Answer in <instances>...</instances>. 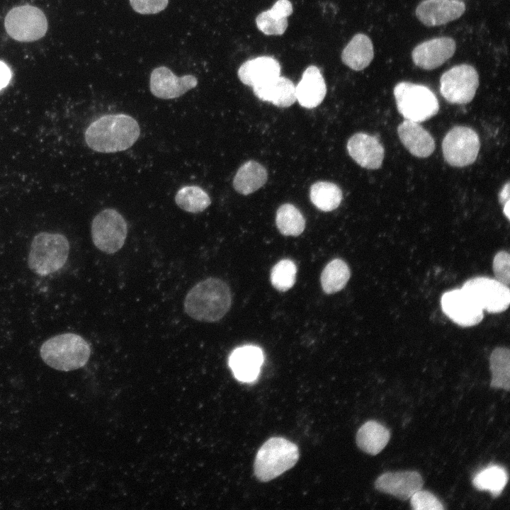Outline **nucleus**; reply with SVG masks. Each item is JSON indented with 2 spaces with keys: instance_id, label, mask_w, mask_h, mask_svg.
<instances>
[{
  "instance_id": "nucleus-21",
  "label": "nucleus",
  "mask_w": 510,
  "mask_h": 510,
  "mask_svg": "<svg viewBox=\"0 0 510 510\" xmlns=\"http://www.w3.org/2000/svg\"><path fill=\"white\" fill-rule=\"evenodd\" d=\"M278 61L269 56H261L244 62L239 68L237 75L245 85L251 87L261 84L280 76Z\"/></svg>"
},
{
  "instance_id": "nucleus-39",
  "label": "nucleus",
  "mask_w": 510,
  "mask_h": 510,
  "mask_svg": "<svg viewBox=\"0 0 510 510\" xmlns=\"http://www.w3.org/2000/svg\"><path fill=\"white\" fill-rule=\"evenodd\" d=\"M509 204H510V202H507L506 204H504V205H503V206H504V208H503L504 214V215L506 217V218H507L508 220H509V218H510V217H509V215H510V214H509V210H510Z\"/></svg>"
},
{
  "instance_id": "nucleus-8",
  "label": "nucleus",
  "mask_w": 510,
  "mask_h": 510,
  "mask_svg": "<svg viewBox=\"0 0 510 510\" xmlns=\"http://www.w3.org/2000/svg\"><path fill=\"white\" fill-rule=\"evenodd\" d=\"M128 227L124 217L116 210L101 211L91 223V237L94 245L108 254L120 249L127 237Z\"/></svg>"
},
{
  "instance_id": "nucleus-16",
  "label": "nucleus",
  "mask_w": 510,
  "mask_h": 510,
  "mask_svg": "<svg viewBox=\"0 0 510 510\" xmlns=\"http://www.w3.org/2000/svg\"><path fill=\"white\" fill-rule=\"evenodd\" d=\"M374 484L381 492L407 500L422 489L424 480L421 474L415 470L386 472L378 477Z\"/></svg>"
},
{
  "instance_id": "nucleus-35",
  "label": "nucleus",
  "mask_w": 510,
  "mask_h": 510,
  "mask_svg": "<svg viewBox=\"0 0 510 510\" xmlns=\"http://www.w3.org/2000/svg\"><path fill=\"white\" fill-rule=\"evenodd\" d=\"M493 271L495 278L509 286L510 283V255L508 251H499L493 259Z\"/></svg>"
},
{
  "instance_id": "nucleus-22",
  "label": "nucleus",
  "mask_w": 510,
  "mask_h": 510,
  "mask_svg": "<svg viewBox=\"0 0 510 510\" xmlns=\"http://www.w3.org/2000/svg\"><path fill=\"white\" fill-rule=\"evenodd\" d=\"M252 88L254 94L260 100L278 107H289L296 101L295 86L285 76H276Z\"/></svg>"
},
{
  "instance_id": "nucleus-6",
  "label": "nucleus",
  "mask_w": 510,
  "mask_h": 510,
  "mask_svg": "<svg viewBox=\"0 0 510 510\" xmlns=\"http://www.w3.org/2000/svg\"><path fill=\"white\" fill-rule=\"evenodd\" d=\"M393 94L397 110L406 120L419 123L438 112V99L426 86L402 81L395 85Z\"/></svg>"
},
{
  "instance_id": "nucleus-4",
  "label": "nucleus",
  "mask_w": 510,
  "mask_h": 510,
  "mask_svg": "<svg viewBox=\"0 0 510 510\" xmlns=\"http://www.w3.org/2000/svg\"><path fill=\"white\" fill-rule=\"evenodd\" d=\"M300 456L298 446L283 437L268 439L259 449L254 464L256 477L268 482L292 468Z\"/></svg>"
},
{
  "instance_id": "nucleus-31",
  "label": "nucleus",
  "mask_w": 510,
  "mask_h": 510,
  "mask_svg": "<svg viewBox=\"0 0 510 510\" xmlns=\"http://www.w3.org/2000/svg\"><path fill=\"white\" fill-rule=\"evenodd\" d=\"M276 226L285 236L297 237L305 227V220L301 212L293 204L285 203L276 212Z\"/></svg>"
},
{
  "instance_id": "nucleus-34",
  "label": "nucleus",
  "mask_w": 510,
  "mask_h": 510,
  "mask_svg": "<svg viewBox=\"0 0 510 510\" xmlns=\"http://www.w3.org/2000/svg\"><path fill=\"white\" fill-rule=\"evenodd\" d=\"M410 499V505L414 510H443L441 501L431 492L422 489L416 491Z\"/></svg>"
},
{
  "instance_id": "nucleus-11",
  "label": "nucleus",
  "mask_w": 510,
  "mask_h": 510,
  "mask_svg": "<svg viewBox=\"0 0 510 510\" xmlns=\"http://www.w3.org/2000/svg\"><path fill=\"white\" fill-rule=\"evenodd\" d=\"M489 313H500L506 310L510 304L509 286L484 276L466 280L461 287Z\"/></svg>"
},
{
  "instance_id": "nucleus-27",
  "label": "nucleus",
  "mask_w": 510,
  "mask_h": 510,
  "mask_svg": "<svg viewBox=\"0 0 510 510\" xmlns=\"http://www.w3.org/2000/svg\"><path fill=\"white\" fill-rule=\"evenodd\" d=\"M492 374L490 387L494 389L510 390V351L506 347H497L489 356Z\"/></svg>"
},
{
  "instance_id": "nucleus-18",
  "label": "nucleus",
  "mask_w": 510,
  "mask_h": 510,
  "mask_svg": "<svg viewBox=\"0 0 510 510\" xmlns=\"http://www.w3.org/2000/svg\"><path fill=\"white\" fill-rule=\"evenodd\" d=\"M264 362L261 348L246 345L235 348L229 357V366L239 381L249 382L256 379Z\"/></svg>"
},
{
  "instance_id": "nucleus-3",
  "label": "nucleus",
  "mask_w": 510,
  "mask_h": 510,
  "mask_svg": "<svg viewBox=\"0 0 510 510\" xmlns=\"http://www.w3.org/2000/svg\"><path fill=\"white\" fill-rule=\"evenodd\" d=\"M40 353L49 366L62 371H69L83 367L89 361L91 348L81 336L65 333L45 341Z\"/></svg>"
},
{
  "instance_id": "nucleus-19",
  "label": "nucleus",
  "mask_w": 510,
  "mask_h": 510,
  "mask_svg": "<svg viewBox=\"0 0 510 510\" xmlns=\"http://www.w3.org/2000/svg\"><path fill=\"white\" fill-rule=\"evenodd\" d=\"M397 133L402 144L414 157H428L435 149L434 137L419 123L405 119L398 125Z\"/></svg>"
},
{
  "instance_id": "nucleus-9",
  "label": "nucleus",
  "mask_w": 510,
  "mask_h": 510,
  "mask_svg": "<svg viewBox=\"0 0 510 510\" xmlns=\"http://www.w3.org/2000/svg\"><path fill=\"white\" fill-rule=\"evenodd\" d=\"M480 148L477 133L467 126L452 128L442 141L445 161L452 166L464 167L474 163Z\"/></svg>"
},
{
  "instance_id": "nucleus-2",
  "label": "nucleus",
  "mask_w": 510,
  "mask_h": 510,
  "mask_svg": "<svg viewBox=\"0 0 510 510\" xmlns=\"http://www.w3.org/2000/svg\"><path fill=\"white\" fill-rule=\"evenodd\" d=\"M232 305L228 285L217 278H208L196 283L187 293L184 310L193 319L214 322L222 319Z\"/></svg>"
},
{
  "instance_id": "nucleus-23",
  "label": "nucleus",
  "mask_w": 510,
  "mask_h": 510,
  "mask_svg": "<svg viewBox=\"0 0 510 510\" xmlns=\"http://www.w3.org/2000/svg\"><path fill=\"white\" fill-rule=\"evenodd\" d=\"M293 11V5L289 0H278L271 9L256 16V26L266 35H281L288 28L287 18Z\"/></svg>"
},
{
  "instance_id": "nucleus-1",
  "label": "nucleus",
  "mask_w": 510,
  "mask_h": 510,
  "mask_svg": "<svg viewBox=\"0 0 510 510\" xmlns=\"http://www.w3.org/2000/svg\"><path fill=\"white\" fill-rule=\"evenodd\" d=\"M140 134V126L132 117L110 114L91 123L85 132V140L94 151L111 153L124 151L132 146Z\"/></svg>"
},
{
  "instance_id": "nucleus-10",
  "label": "nucleus",
  "mask_w": 510,
  "mask_h": 510,
  "mask_svg": "<svg viewBox=\"0 0 510 510\" xmlns=\"http://www.w3.org/2000/svg\"><path fill=\"white\" fill-rule=\"evenodd\" d=\"M479 86V74L471 65L461 64L445 72L440 79V93L449 103L470 102Z\"/></svg>"
},
{
  "instance_id": "nucleus-12",
  "label": "nucleus",
  "mask_w": 510,
  "mask_h": 510,
  "mask_svg": "<svg viewBox=\"0 0 510 510\" xmlns=\"http://www.w3.org/2000/svg\"><path fill=\"white\" fill-rule=\"evenodd\" d=\"M441 306L452 322L463 327L478 324L484 317L482 308L463 288L445 292L441 298Z\"/></svg>"
},
{
  "instance_id": "nucleus-30",
  "label": "nucleus",
  "mask_w": 510,
  "mask_h": 510,
  "mask_svg": "<svg viewBox=\"0 0 510 510\" xmlns=\"http://www.w3.org/2000/svg\"><path fill=\"white\" fill-rule=\"evenodd\" d=\"M351 276L347 264L335 259L327 264L321 274V285L324 293L332 294L342 290Z\"/></svg>"
},
{
  "instance_id": "nucleus-29",
  "label": "nucleus",
  "mask_w": 510,
  "mask_h": 510,
  "mask_svg": "<svg viewBox=\"0 0 510 510\" xmlns=\"http://www.w3.org/2000/svg\"><path fill=\"white\" fill-rule=\"evenodd\" d=\"M310 198L317 208L324 212H329L336 209L341 204L342 191L334 183L318 181L311 186Z\"/></svg>"
},
{
  "instance_id": "nucleus-20",
  "label": "nucleus",
  "mask_w": 510,
  "mask_h": 510,
  "mask_svg": "<svg viewBox=\"0 0 510 510\" xmlns=\"http://www.w3.org/2000/svg\"><path fill=\"white\" fill-rule=\"evenodd\" d=\"M327 86L319 68L309 66L303 72L302 78L295 86L296 100L306 108H313L324 100Z\"/></svg>"
},
{
  "instance_id": "nucleus-32",
  "label": "nucleus",
  "mask_w": 510,
  "mask_h": 510,
  "mask_svg": "<svg viewBox=\"0 0 510 510\" xmlns=\"http://www.w3.org/2000/svg\"><path fill=\"white\" fill-rule=\"evenodd\" d=\"M175 202L184 211L198 213L205 210L211 203L208 194L198 186H186L178 190Z\"/></svg>"
},
{
  "instance_id": "nucleus-25",
  "label": "nucleus",
  "mask_w": 510,
  "mask_h": 510,
  "mask_svg": "<svg viewBox=\"0 0 510 510\" xmlns=\"http://www.w3.org/2000/svg\"><path fill=\"white\" fill-rule=\"evenodd\" d=\"M390 431L382 424L370 420L365 422L356 434V444L363 452L375 455L387 446Z\"/></svg>"
},
{
  "instance_id": "nucleus-38",
  "label": "nucleus",
  "mask_w": 510,
  "mask_h": 510,
  "mask_svg": "<svg viewBox=\"0 0 510 510\" xmlns=\"http://www.w3.org/2000/svg\"><path fill=\"white\" fill-rule=\"evenodd\" d=\"M499 201L504 205L507 202H509V182L508 181L501 190L499 195Z\"/></svg>"
},
{
  "instance_id": "nucleus-33",
  "label": "nucleus",
  "mask_w": 510,
  "mask_h": 510,
  "mask_svg": "<svg viewBox=\"0 0 510 510\" xmlns=\"http://www.w3.org/2000/svg\"><path fill=\"white\" fill-rule=\"evenodd\" d=\"M297 267L290 259H285L278 261L271 269V282L278 290L285 292L291 288L296 278Z\"/></svg>"
},
{
  "instance_id": "nucleus-5",
  "label": "nucleus",
  "mask_w": 510,
  "mask_h": 510,
  "mask_svg": "<svg viewBox=\"0 0 510 510\" xmlns=\"http://www.w3.org/2000/svg\"><path fill=\"white\" fill-rule=\"evenodd\" d=\"M69 244L67 237L58 233L40 232L31 243L28 254L29 268L42 276L62 268L69 254Z\"/></svg>"
},
{
  "instance_id": "nucleus-36",
  "label": "nucleus",
  "mask_w": 510,
  "mask_h": 510,
  "mask_svg": "<svg viewBox=\"0 0 510 510\" xmlns=\"http://www.w3.org/2000/svg\"><path fill=\"white\" fill-rule=\"evenodd\" d=\"M132 9L140 14H155L164 10L169 0H129Z\"/></svg>"
},
{
  "instance_id": "nucleus-17",
  "label": "nucleus",
  "mask_w": 510,
  "mask_h": 510,
  "mask_svg": "<svg viewBox=\"0 0 510 510\" xmlns=\"http://www.w3.org/2000/svg\"><path fill=\"white\" fill-rule=\"evenodd\" d=\"M346 147L351 157L361 166L367 169L381 167L385 149L375 136L357 132L348 139Z\"/></svg>"
},
{
  "instance_id": "nucleus-28",
  "label": "nucleus",
  "mask_w": 510,
  "mask_h": 510,
  "mask_svg": "<svg viewBox=\"0 0 510 510\" xmlns=\"http://www.w3.org/2000/svg\"><path fill=\"white\" fill-rule=\"evenodd\" d=\"M506 469L498 465H489L478 472L472 478V483L478 490H488L494 497L503 491L508 482Z\"/></svg>"
},
{
  "instance_id": "nucleus-37",
  "label": "nucleus",
  "mask_w": 510,
  "mask_h": 510,
  "mask_svg": "<svg viewBox=\"0 0 510 510\" xmlns=\"http://www.w3.org/2000/svg\"><path fill=\"white\" fill-rule=\"evenodd\" d=\"M11 79L9 67L3 62H0V90L5 88Z\"/></svg>"
},
{
  "instance_id": "nucleus-26",
  "label": "nucleus",
  "mask_w": 510,
  "mask_h": 510,
  "mask_svg": "<svg viewBox=\"0 0 510 510\" xmlns=\"http://www.w3.org/2000/svg\"><path fill=\"white\" fill-rule=\"evenodd\" d=\"M267 178L266 168L257 162L249 160L237 170L233 179V187L237 192L246 196L262 187Z\"/></svg>"
},
{
  "instance_id": "nucleus-7",
  "label": "nucleus",
  "mask_w": 510,
  "mask_h": 510,
  "mask_svg": "<svg viewBox=\"0 0 510 510\" xmlns=\"http://www.w3.org/2000/svg\"><path fill=\"white\" fill-rule=\"evenodd\" d=\"M4 26L7 33L20 42H33L45 36L47 21L44 13L31 5L18 6L6 14Z\"/></svg>"
},
{
  "instance_id": "nucleus-14",
  "label": "nucleus",
  "mask_w": 510,
  "mask_h": 510,
  "mask_svg": "<svg viewBox=\"0 0 510 510\" xmlns=\"http://www.w3.org/2000/svg\"><path fill=\"white\" fill-rule=\"evenodd\" d=\"M455 49V41L452 38L437 37L416 45L412 52V58L417 67L431 70L440 67L453 57Z\"/></svg>"
},
{
  "instance_id": "nucleus-15",
  "label": "nucleus",
  "mask_w": 510,
  "mask_h": 510,
  "mask_svg": "<svg viewBox=\"0 0 510 510\" xmlns=\"http://www.w3.org/2000/svg\"><path fill=\"white\" fill-rule=\"evenodd\" d=\"M460 0H424L416 8V16L426 26L446 24L459 18L465 11Z\"/></svg>"
},
{
  "instance_id": "nucleus-24",
  "label": "nucleus",
  "mask_w": 510,
  "mask_h": 510,
  "mask_svg": "<svg viewBox=\"0 0 510 510\" xmlns=\"http://www.w3.org/2000/svg\"><path fill=\"white\" fill-rule=\"evenodd\" d=\"M373 57V42L370 38L363 33L356 34L341 53L343 63L355 71L366 68Z\"/></svg>"
},
{
  "instance_id": "nucleus-13",
  "label": "nucleus",
  "mask_w": 510,
  "mask_h": 510,
  "mask_svg": "<svg viewBox=\"0 0 510 510\" xmlns=\"http://www.w3.org/2000/svg\"><path fill=\"white\" fill-rule=\"evenodd\" d=\"M198 84L197 78L192 74L181 77L176 76L166 67H159L151 73L149 87L152 94L162 99L178 98Z\"/></svg>"
}]
</instances>
